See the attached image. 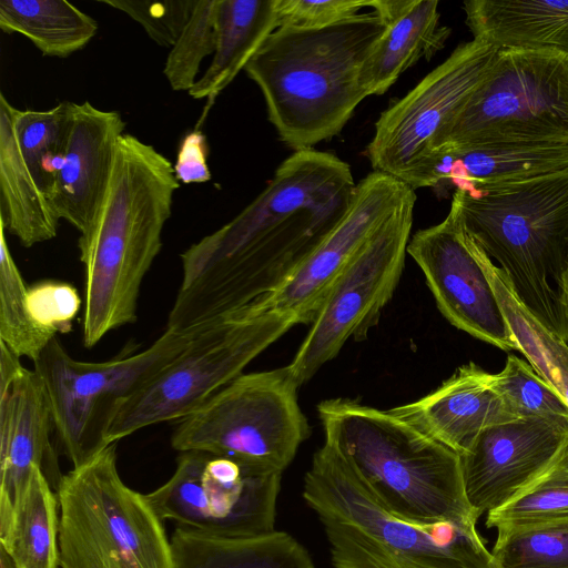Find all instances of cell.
Instances as JSON below:
<instances>
[{
    "instance_id": "obj_16",
    "label": "cell",
    "mask_w": 568,
    "mask_h": 568,
    "mask_svg": "<svg viewBox=\"0 0 568 568\" xmlns=\"http://www.w3.org/2000/svg\"><path fill=\"white\" fill-rule=\"evenodd\" d=\"M414 194L410 186L385 173L366 175L356 184L353 202L337 226L275 291L252 304L292 314L300 324L311 325L348 261Z\"/></svg>"
},
{
    "instance_id": "obj_37",
    "label": "cell",
    "mask_w": 568,
    "mask_h": 568,
    "mask_svg": "<svg viewBox=\"0 0 568 568\" xmlns=\"http://www.w3.org/2000/svg\"><path fill=\"white\" fill-rule=\"evenodd\" d=\"M77 288L68 283L43 281L28 287V305L33 318L43 327L68 333L81 308Z\"/></svg>"
},
{
    "instance_id": "obj_8",
    "label": "cell",
    "mask_w": 568,
    "mask_h": 568,
    "mask_svg": "<svg viewBox=\"0 0 568 568\" xmlns=\"http://www.w3.org/2000/svg\"><path fill=\"white\" fill-rule=\"evenodd\" d=\"M298 324L292 314L253 304L205 323L183 351L118 406L105 430V445L144 427L187 417Z\"/></svg>"
},
{
    "instance_id": "obj_6",
    "label": "cell",
    "mask_w": 568,
    "mask_h": 568,
    "mask_svg": "<svg viewBox=\"0 0 568 568\" xmlns=\"http://www.w3.org/2000/svg\"><path fill=\"white\" fill-rule=\"evenodd\" d=\"M325 442L392 514L418 524L476 526L460 456L389 410L348 398L318 404Z\"/></svg>"
},
{
    "instance_id": "obj_10",
    "label": "cell",
    "mask_w": 568,
    "mask_h": 568,
    "mask_svg": "<svg viewBox=\"0 0 568 568\" xmlns=\"http://www.w3.org/2000/svg\"><path fill=\"white\" fill-rule=\"evenodd\" d=\"M507 141L568 142V53L500 49L438 135L434 159L446 149Z\"/></svg>"
},
{
    "instance_id": "obj_9",
    "label": "cell",
    "mask_w": 568,
    "mask_h": 568,
    "mask_svg": "<svg viewBox=\"0 0 568 568\" xmlns=\"http://www.w3.org/2000/svg\"><path fill=\"white\" fill-rule=\"evenodd\" d=\"M298 387L288 365L241 374L179 422L171 445L282 474L311 433Z\"/></svg>"
},
{
    "instance_id": "obj_19",
    "label": "cell",
    "mask_w": 568,
    "mask_h": 568,
    "mask_svg": "<svg viewBox=\"0 0 568 568\" xmlns=\"http://www.w3.org/2000/svg\"><path fill=\"white\" fill-rule=\"evenodd\" d=\"M124 129L118 111L98 109L89 101L73 103L64 162L48 201L57 217L80 234L102 204Z\"/></svg>"
},
{
    "instance_id": "obj_30",
    "label": "cell",
    "mask_w": 568,
    "mask_h": 568,
    "mask_svg": "<svg viewBox=\"0 0 568 568\" xmlns=\"http://www.w3.org/2000/svg\"><path fill=\"white\" fill-rule=\"evenodd\" d=\"M73 103L60 102L43 111L16 109L14 130L19 149L47 199L64 162Z\"/></svg>"
},
{
    "instance_id": "obj_15",
    "label": "cell",
    "mask_w": 568,
    "mask_h": 568,
    "mask_svg": "<svg viewBox=\"0 0 568 568\" xmlns=\"http://www.w3.org/2000/svg\"><path fill=\"white\" fill-rule=\"evenodd\" d=\"M407 253L450 324L503 351H519L481 264L480 246L455 207L440 223L418 230Z\"/></svg>"
},
{
    "instance_id": "obj_26",
    "label": "cell",
    "mask_w": 568,
    "mask_h": 568,
    "mask_svg": "<svg viewBox=\"0 0 568 568\" xmlns=\"http://www.w3.org/2000/svg\"><path fill=\"white\" fill-rule=\"evenodd\" d=\"M170 540L175 568H315L308 550L278 530L221 538L176 526Z\"/></svg>"
},
{
    "instance_id": "obj_21",
    "label": "cell",
    "mask_w": 568,
    "mask_h": 568,
    "mask_svg": "<svg viewBox=\"0 0 568 568\" xmlns=\"http://www.w3.org/2000/svg\"><path fill=\"white\" fill-rule=\"evenodd\" d=\"M568 169L567 141H507L446 149L437 153L433 187L444 181L479 197L480 189Z\"/></svg>"
},
{
    "instance_id": "obj_35",
    "label": "cell",
    "mask_w": 568,
    "mask_h": 568,
    "mask_svg": "<svg viewBox=\"0 0 568 568\" xmlns=\"http://www.w3.org/2000/svg\"><path fill=\"white\" fill-rule=\"evenodd\" d=\"M494 389L518 418L568 417V405L524 359L510 354L505 367L491 375Z\"/></svg>"
},
{
    "instance_id": "obj_28",
    "label": "cell",
    "mask_w": 568,
    "mask_h": 568,
    "mask_svg": "<svg viewBox=\"0 0 568 568\" xmlns=\"http://www.w3.org/2000/svg\"><path fill=\"white\" fill-rule=\"evenodd\" d=\"M0 29L26 37L43 55L65 58L93 39L98 23L65 0H0Z\"/></svg>"
},
{
    "instance_id": "obj_5",
    "label": "cell",
    "mask_w": 568,
    "mask_h": 568,
    "mask_svg": "<svg viewBox=\"0 0 568 568\" xmlns=\"http://www.w3.org/2000/svg\"><path fill=\"white\" fill-rule=\"evenodd\" d=\"M480 192L475 199L456 190L450 206L518 300L568 344V169Z\"/></svg>"
},
{
    "instance_id": "obj_13",
    "label": "cell",
    "mask_w": 568,
    "mask_h": 568,
    "mask_svg": "<svg viewBox=\"0 0 568 568\" xmlns=\"http://www.w3.org/2000/svg\"><path fill=\"white\" fill-rule=\"evenodd\" d=\"M415 202V194L404 201L334 281L288 364L300 386L333 359L349 338L364 339L378 323L405 265Z\"/></svg>"
},
{
    "instance_id": "obj_20",
    "label": "cell",
    "mask_w": 568,
    "mask_h": 568,
    "mask_svg": "<svg viewBox=\"0 0 568 568\" xmlns=\"http://www.w3.org/2000/svg\"><path fill=\"white\" fill-rule=\"evenodd\" d=\"M491 375L465 364L435 390L389 412L462 455L488 427L518 418L494 389Z\"/></svg>"
},
{
    "instance_id": "obj_3",
    "label": "cell",
    "mask_w": 568,
    "mask_h": 568,
    "mask_svg": "<svg viewBox=\"0 0 568 568\" xmlns=\"http://www.w3.org/2000/svg\"><path fill=\"white\" fill-rule=\"evenodd\" d=\"M385 30L372 11L320 29L277 28L267 38L244 71L282 142L310 150L342 131L368 97L362 74Z\"/></svg>"
},
{
    "instance_id": "obj_17",
    "label": "cell",
    "mask_w": 568,
    "mask_h": 568,
    "mask_svg": "<svg viewBox=\"0 0 568 568\" xmlns=\"http://www.w3.org/2000/svg\"><path fill=\"white\" fill-rule=\"evenodd\" d=\"M568 437V417H525L488 427L460 456L465 493L478 517L519 494Z\"/></svg>"
},
{
    "instance_id": "obj_38",
    "label": "cell",
    "mask_w": 568,
    "mask_h": 568,
    "mask_svg": "<svg viewBox=\"0 0 568 568\" xmlns=\"http://www.w3.org/2000/svg\"><path fill=\"white\" fill-rule=\"evenodd\" d=\"M365 7L364 0H276L278 28L320 29L351 19Z\"/></svg>"
},
{
    "instance_id": "obj_14",
    "label": "cell",
    "mask_w": 568,
    "mask_h": 568,
    "mask_svg": "<svg viewBox=\"0 0 568 568\" xmlns=\"http://www.w3.org/2000/svg\"><path fill=\"white\" fill-rule=\"evenodd\" d=\"M282 474L229 457L183 452L170 479L145 497L162 520L221 538L275 530Z\"/></svg>"
},
{
    "instance_id": "obj_34",
    "label": "cell",
    "mask_w": 568,
    "mask_h": 568,
    "mask_svg": "<svg viewBox=\"0 0 568 568\" xmlns=\"http://www.w3.org/2000/svg\"><path fill=\"white\" fill-rule=\"evenodd\" d=\"M219 0H196L193 12L170 49L163 73L174 91H190L204 58L216 49Z\"/></svg>"
},
{
    "instance_id": "obj_41",
    "label": "cell",
    "mask_w": 568,
    "mask_h": 568,
    "mask_svg": "<svg viewBox=\"0 0 568 568\" xmlns=\"http://www.w3.org/2000/svg\"><path fill=\"white\" fill-rule=\"evenodd\" d=\"M564 290H565V298H566V305H567V313H568V271L565 275L564 280Z\"/></svg>"
},
{
    "instance_id": "obj_27",
    "label": "cell",
    "mask_w": 568,
    "mask_h": 568,
    "mask_svg": "<svg viewBox=\"0 0 568 568\" xmlns=\"http://www.w3.org/2000/svg\"><path fill=\"white\" fill-rule=\"evenodd\" d=\"M59 499L39 467L17 499L7 524L0 526V547L17 568L59 566Z\"/></svg>"
},
{
    "instance_id": "obj_25",
    "label": "cell",
    "mask_w": 568,
    "mask_h": 568,
    "mask_svg": "<svg viewBox=\"0 0 568 568\" xmlns=\"http://www.w3.org/2000/svg\"><path fill=\"white\" fill-rule=\"evenodd\" d=\"M277 28L276 0H219L213 60L189 94L211 104Z\"/></svg>"
},
{
    "instance_id": "obj_29",
    "label": "cell",
    "mask_w": 568,
    "mask_h": 568,
    "mask_svg": "<svg viewBox=\"0 0 568 568\" xmlns=\"http://www.w3.org/2000/svg\"><path fill=\"white\" fill-rule=\"evenodd\" d=\"M480 261L521 352L535 372L568 405V344L545 327L518 300L505 273L480 247Z\"/></svg>"
},
{
    "instance_id": "obj_24",
    "label": "cell",
    "mask_w": 568,
    "mask_h": 568,
    "mask_svg": "<svg viewBox=\"0 0 568 568\" xmlns=\"http://www.w3.org/2000/svg\"><path fill=\"white\" fill-rule=\"evenodd\" d=\"M16 109L0 94V223L30 247L57 235L59 219L38 186L18 145Z\"/></svg>"
},
{
    "instance_id": "obj_12",
    "label": "cell",
    "mask_w": 568,
    "mask_h": 568,
    "mask_svg": "<svg viewBox=\"0 0 568 568\" xmlns=\"http://www.w3.org/2000/svg\"><path fill=\"white\" fill-rule=\"evenodd\" d=\"M498 48L473 39L459 44L375 123L367 146L374 171L413 190L432 187L434 144L491 70Z\"/></svg>"
},
{
    "instance_id": "obj_22",
    "label": "cell",
    "mask_w": 568,
    "mask_h": 568,
    "mask_svg": "<svg viewBox=\"0 0 568 568\" xmlns=\"http://www.w3.org/2000/svg\"><path fill=\"white\" fill-rule=\"evenodd\" d=\"M464 11L473 39L501 50L568 53V0H470Z\"/></svg>"
},
{
    "instance_id": "obj_4",
    "label": "cell",
    "mask_w": 568,
    "mask_h": 568,
    "mask_svg": "<svg viewBox=\"0 0 568 568\" xmlns=\"http://www.w3.org/2000/svg\"><path fill=\"white\" fill-rule=\"evenodd\" d=\"M303 498L335 568H496L476 526L425 525L392 514L326 442L313 456Z\"/></svg>"
},
{
    "instance_id": "obj_1",
    "label": "cell",
    "mask_w": 568,
    "mask_h": 568,
    "mask_svg": "<svg viewBox=\"0 0 568 568\" xmlns=\"http://www.w3.org/2000/svg\"><path fill=\"white\" fill-rule=\"evenodd\" d=\"M355 189L338 156L295 151L254 201L181 254L166 328L213 322L275 291L342 221Z\"/></svg>"
},
{
    "instance_id": "obj_23",
    "label": "cell",
    "mask_w": 568,
    "mask_h": 568,
    "mask_svg": "<svg viewBox=\"0 0 568 568\" xmlns=\"http://www.w3.org/2000/svg\"><path fill=\"white\" fill-rule=\"evenodd\" d=\"M438 4L437 0H405L385 22L386 30L362 74L368 95L385 93L407 69L444 48L450 29L440 26Z\"/></svg>"
},
{
    "instance_id": "obj_39",
    "label": "cell",
    "mask_w": 568,
    "mask_h": 568,
    "mask_svg": "<svg viewBox=\"0 0 568 568\" xmlns=\"http://www.w3.org/2000/svg\"><path fill=\"white\" fill-rule=\"evenodd\" d=\"M173 169L179 182L203 183L211 179L205 135L202 132L193 131L183 138Z\"/></svg>"
},
{
    "instance_id": "obj_11",
    "label": "cell",
    "mask_w": 568,
    "mask_h": 568,
    "mask_svg": "<svg viewBox=\"0 0 568 568\" xmlns=\"http://www.w3.org/2000/svg\"><path fill=\"white\" fill-rule=\"evenodd\" d=\"M204 324L165 332L146 349L106 362L77 361L54 337L33 369L49 402L64 454L79 467L106 447L104 435L118 406L169 364Z\"/></svg>"
},
{
    "instance_id": "obj_31",
    "label": "cell",
    "mask_w": 568,
    "mask_h": 568,
    "mask_svg": "<svg viewBox=\"0 0 568 568\" xmlns=\"http://www.w3.org/2000/svg\"><path fill=\"white\" fill-rule=\"evenodd\" d=\"M57 334L41 326L28 305V286L0 223V342L19 357L37 361Z\"/></svg>"
},
{
    "instance_id": "obj_32",
    "label": "cell",
    "mask_w": 568,
    "mask_h": 568,
    "mask_svg": "<svg viewBox=\"0 0 568 568\" xmlns=\"http://www.w3.org/2000/svg\"><path fill=\"white\" fill-rule=\"evenodd\" d=\"M568 518V437L549 465L504 506L487 514V528Z\"/></svg>"
},
{
    "instance_id": "obj_7",
    "label": "cell",
    "mask_w": 568,
    "mask_h": 568,
    "mask_svg": "<svg viewBox=\"0 0 568 568\" xmlns=\"http://www.w3.org/2000/svg\"><path fill=\"white\" fill-rule=\"evenodd\" d=\"M115 449L111 444L62 476L59 566L175 568L163 520L145 495L123 483Z\"/></svg>"
},
{
    "instance_id": "obj_18",
    "label": "cell",
    "mask_w": 568,
    "mask_h": 568,
    "mask_svg": "<svg viewBox=\"0 0 568 568\" xmlns=\"http://www.w3.org/2000/svg\"><path fill=\"white\" fill-rule=\"evenodd\" d=\"M53 422L34 369L0 342V526L8 523L33 467L57 491L62 474L52 447Z\"/></svg>"
},
{
    "instance_id": "obj_40",
    "label": "cell",
    "mask_w": 568,
    "mask_h": 568,
    "mask_svg": "<svg viewBox=\"0 0 568 568\" xmlns=\"http://www.w3.org/2000/svg\"><path fill=\"white\" fill-rule=\"evenodd\" d=\"M0 568H17L10 555L0 547Z\"/></svg>"
},
{
    "instance_id": "obj_36",
    "label": "cell",
    "mask_w": 568,
    "mask_h": 568,
    "mask_svg": "<svg viewBox=\"0 0 568 568\" xmlns=\"http://www.w3.org/2000/svg\"><path fill=\"white\" fill-rule=\"evenodd\" d=\"M139 22L159 45L172 48L191 18L196 0H99Z\"/></svg>"
},
{
    "instance_id": "obj_33",
    "label": "cell",
    "mask_w": 568,
    "mask_h": 568,
    "mask_svg": "<svg viewBox=\"0 0 568 568\" xmlns=\"http://www.w3.org/2000/svg\"><path fill=\"white\" fill-rule=\"evenodd\" d=\"M496 568H568V518L498 529Z\"/></svg>"
},
{
    "instance_id": "obj_2",
    "label": "cell",
    "mask_w": 568,
    "mask_h": 568,
    "mask_svg": "<svg viewBox=\"0 0 568 568\" xmlns=\"http://www.w3.org/2000/svg\"><path fill=\"white\" fill-rule=\"evenodd\" d=\"M180 183L154 146L124 133L104 199L78 247L84 267L83 344L136 321L140 288L162 247Z\"/></svg>"
}]
</instances>
